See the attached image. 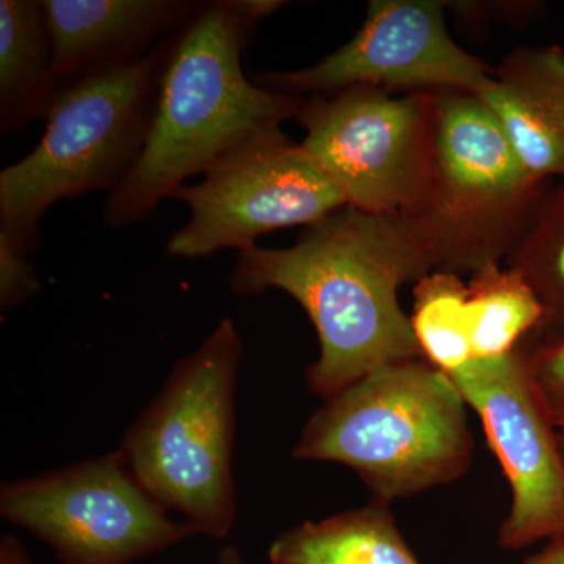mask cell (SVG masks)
<instances>
[{"mask_svg":"<svg viewBox=\"0 0 564 564\" xmlns=\"http://www.w3.org/2000/svg\"><path fill=\"white\" fill-rule=\"evenodd\" d=\"M445 9L434 0H375L361 29L332 55L310 68L254 74L252 82L295 96L350 87L480 95L492 70L452 39Z\"/></svg>","mask_w":564,"mask_h":564,"instance_id":"30bf717a","label":"cell"},{"mask_svg":"<svg viewBox=\"0 0 564 564\" xmlns=\"http://www.w3.org/2000/svg\"><path fill=\"white\" fill-rule=\"evenodd\" d=\"M508 267L532 288L544 311L541 339L564 337V184L554 185Z\"/></svg>","mask_w":564,"mask_h":564,"instance_id":"ac0fdd59","label":"cell"},{"mask_svg":"<svg viewBox=\"0 0 564 564\" xmlns=\"http://www.w3.org/2000/svg\"><path fill=\"white\" fill-rule=\"evenodd\" d=\"M467 284L456 273L434 270L414 288L411 325L422 356L445 373L474 361Z\"/></svg>","mask_w":564,"mask_h":564,"instance_id":"e0dca14e","label":"cell"},{"mask_svg":"<svg viewBox=\"0 0 564 564\" xmlns=\"http://www.w3.org/2000/svg\"><path fill=\"white\" fill-rule=\"evenodd\" d=\"M0 514L62 564H132L196 536L144 491L118 452L7 484Z\"/></svg>","mask_w":564,"mask_h":564,"instance_id":"ba28073f","label":"cell"},{"mask_svg":"<svg viewBox=\"0 0 564 564\" xmlns=\"http://www.w3.org/2000/svg\"><path fill=\"white\" fill-rule=\"evenodd\" d=\"M242 356L236 323L223 318L198 350L176 362L117 451L155 502L218 541L237 518L232 455Z\"/></svg>","mask_w":564,"mask_h":564,"instance_id":"277c9868","label":"cell"},{"mask_svg":"<svg viewBox=\"0 0 564 564\" xmlns=\"http://www.w3.org/2000/svg\"><path fill=\"white\" fill-rule=\"evenodd\" d=\"M54 70L63 87L144 57L174 35L195 0H43Z\"/></svg>","mask_w":564,"mask_h":564,"instance_id":"7c38bea8","label":"cell"},{"mask_svg":"<svg viewBox=\"0 0 564 564\" xmlns=\"http://www.w3.org/2000/svg\"><path fill=\"white\" fill-rule=\"evenodd\" d=\"M560 447H562V454L564 458V432H560Z\"/></svg>","mask_w":564,"mask_h":564,"instance_id":"cb8c5ba5","label":"cell"},{"mask_svg":"<svg viewBox=\"0 0 564 564\" xmlns=\"http://www.w3.org/2000/svg\"><path fill=\"white\" fill-rule=\"evenodd\" d=\"M29 252L0 236V310L10 313L40 291L39 274Z\"/></svg>","mask_w":564,"mask_h":564,"instance_id":"ffe728a7","label":"cell"},{"mask_svg":"<svg viewBox=\"0 0 564 564\" xmlns=\"http://www.w3.org/2000/svg\"><path fill=\"white\" fill-rule=\"evenodd\" d=\"M432 272L402 215L344 206L292 247L239 251L228 282L239 296L278 289L302 304L321 344L307 386L325 402L378 367L423 358L399 291Z\"/></svg>","mask_w":564,"mask_h":564,"instance_id":"6da1fadb","label":"cell"},{"mask_svg":"<svg viewBox=\"0 0 564 564\" xmlns=\"http://www.w3.org/2000/svg\"><path fill=\"white\" fill-rule=\"evenodd\" d=\"M0 564H32L24 549L11 536L3 538L0 549Z\"/></svg>","mask_w":564,"mask_h":564,"instance_id":"7402d4cb","label":"cell"},{"mask_svg":"<svg viewBox=\"0 0 564 564\" xmlns=\"http://www.w3.org/2000/svg\"><path fill=\"white\" fill-rule=\"evenodd\" d=\"M552 187L522 165L477 95L436 91L432 176L402 218L434 270L475 274L511 258Z\"/></svg>","mask_w":564,"mask_h":564,"instance_id":"5b68a950","label":"cell"},{"mask_svg":"<svg viewBox=\"0 0 564 564\" xmlns=\"http://www.w3.org/2000/svg\"><path fill=\"white\" fill-rule=\"evenodd\" d=\"M522 165L564 184V50L519 47L492 70L480 95Z\"/></svg>","mask_w":564,"mask_h":564,"instance_id":"4fadbf2b","label":"cell"},{"mask_svg":"<svg viewBox=\"0 0 564 564\" xmlns=\"http://www.w3.org/2000/svg\"><path fill=\"white\" fill-rule=\"evenodd\" d=\"M270 564H421L389 505L373 502L281 533Z\"/></svg>","mask_w":564,"mask_h":564,"instance_id":"9a60e30c","label":"cell"},{"mask_svg":"<svg viewBox=\"0 0 564 564\" xmlns=\"http://www.w3.org/2000/svg\"><path fill=\"white\" fill-rule=\"evenodd\" d=\"M466 406L451 375L425 358L386 364L325 400L293 456L351 467L375 502L389 505L469 470Z\"/></svg>","mask_w":564,"mask_h":564,"instance_id":"3957f363","label":"cell"},{"mask_svg":"<svg viewBox=\"0 0 564 564\" xmlns=\"http://www.w3.org/2000/svg\"><path fill=\"white\" fill-rule=\"evenodd\" d=\"M256 24L240 0H212L174 33L143 151L104 204L111 228L147 220L188 177L295 120L302 96L245 77L242 54Z\"/></svg>","mask_w":564,"mask_h":564,"instance_id":"7a4b0ae2","label":"cell"},{"mask_svg":"<svg viewBox=\"0 0 564 564\" xmlns=\"http://www.w3.org/2000/svg\"><path fill=\"white\" fill-rule=\"evenodd\" d=\"M65 87L55 76L43 0L0 2V131L46 120Z\"/></svg>","mask_w":564,"mask_h":564,"instance_id":"5bb4252c","label":"cell"},{"mask_svg":"<svg viewBox=\"0 0 564 564\" xmlns=\"http://www.w3.org/2000/svg\"><path fill=\"white\" fill-rule=\"evenodd\" d=\"M303 150L343 193L372 214L413 209L432 176L434 93L350 87L311 95L295 118Z\"/></svg>","mask_w":564,"mask_h":564,"instance_id":"52a82bcc","label":"cell"},{"mask_svg":"<svg viewBox=\"0 0 564 564\" xmlns=\"http://www.w3.org/2000/svg\"><path fill=\"white\" fill-rule=\"evenodd\" d=\"M521 564H564V536L549 540L541 551L530 555Z\"/></svg>","mask_w":564,"mask_h":564,"instance_id":"44dd1931","label":"cell"},{"mask_svg":"<svg viewBox=\"0 0 564 564\" xmlns=\"http://www.w3.org/2000/svg\"><path fill=\"white\" fill-rule=\"evenodd\" d=\"M172 36L139 61L63 90L39 144L0 172V236L31 254L55 203L122 184L150 132Z\"/></svg>","mask_w":564,"mask_h":564,"instance_id":"8992f818","label":"cell"},{"mask_svg":"<svg viewBox=\"0 0 564 564\" xmlns=\"http://www.w3.org/2000/svg\"><path fill=\"white\" fill-rule=\"evenodd\" d=\"M217 564H245L242 552L236 544L225 545L218 552Z\"/></svg>","mask_w":564,"mask_h":564,"instance_id":"603a6c76","label":"cell"},{"mask_svg":"<svg viewBox=\"0 0 564 564\" xmlns=\"http://www.w3.org/2000/svg\"><path fill=\"white\" fill-rule=\"evenodd\" d=\"M524 352L534 391L556 429L564 432V337L541 339L534 334Z\"/></svg>","mask_w":564,"mask_h":564,"instance_id":"d6986e66","label":"cell"},{"mask_svg":"<svg viewBox=\"0 0 564 564\" xmlns=\"http://www.w3.org/2000/svg\"><path fill=\"white\" fill-rule=\"evenodd\" d=\"M451 375L473 408L511 488L499 527L502 549L521 551L564 536V458L556 429L527 370L524 345L511 355L473 361Z\"/></svg>","mask_w":564,"mask_h":564,"instance_id":"8fae6325","label":"cell"},{"mask_svg":"<svg viewBox=\"0 0 564 564\" xmlns=\"http://www.w3.org/2000/svg\"><path fill=\"white\" fill-rule=\"evenodd\" d=\"M467 291L474 361L511 355L540 333L543 306L511 267H486L473 274Z\"/></svg>","mask_w":564,"mask_h":564,"instance_id":"2e32d148","label":"cell"},{"mask_svg":"<svg viewBox=\"0 0 564 564\" xmlns=\"http://www.w3.org/2000/svg\"><path fill=\"white\" fill-rule=\"evenodd\" d=\"M170 198L191 209L187 225L165 243L166 254L182 259L250 250L265 234L310 228L347 206L339 188L282 129L245 141L202 182L181 185Z\"/></svg>","mask_w":564,"mask_h":564,"instance_id":"9c48e42d","label":"cell"}]
</instances>
